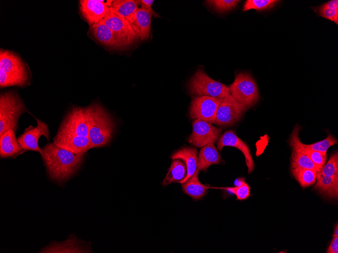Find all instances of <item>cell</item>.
Returning a JSON list of instances; mask_svg holds the SVG:
<instances>
[{"label":"cell","mask_w":338,"mask_h":253,"mask_svg":"<svg viewBox=\"0 0 338 253\" xmlns=\"http://www.w3.org/2000/svg\"><path fill=\"white\" fill-rule=\"evenodd\" d=\"M89 128L88 107H74L65 116L56 134L88 137Z\"/></svg>","instance_id":"obj_6"},{"label":"cell","mask_w":338,"mask_h":253,"mask_svg":"<svg viewBox=\"0 0 338 253\" xmlns=\"http://www.w3.org/2000/svg\"><path fill=\"white\" fill-rule=\"evenodd\" d=\"M41 149L47 172L56 181H64L72 176L83 161V154H75L54 142L47 144Z\"/></svg>","instance_id":"obj_1"},{"label":"cell","mask_w":338,"mask_h":253,"mask_svg":"<svg viewBox=\"0 0 338 253\" xmlns=\"http://www.w3.org/2000/svg\"><path fill=\"white\" fill-rule=\"evenodd\" d=\"M220 98L206 95L194 97L190 108V118L215 123Z\"/></svg>","instance_id":"obj_9"},{"label":"cell","mask_w":338,"mask_h":253,"mask_svg":"<svg viewBox=\"0 0 338 253\" xmlns=\"http://www.w3.org/2000/svg\"><path fill=\"white\" fill-rule=\"evenodd\" d=\"M153 2V0H141L140 1V4L141 6V8L150 13L152 15H153L154 17H159L152 8V5Z\"/></svg>","instance_id":"obj_34"},{"label":"cell","mask_w":338,"mask_h":253,"mask_svg":"<svg viewBox=\"0 0 338 253\" xmlns=\"http://www.w3.org/2000/svg\"><path fill=\"white\" fill-rule=\"evenodd\" d=\"M199 170L197 169L192 176L182 184L184 192L195 200L202 198L210 188V186L204 185L199 181Z\"/></svg>","instance_id":"obj_21"},{"label":"cell","mask_w":338,"mask_h":253,"mask_svg":"<svg viewBox=\"0 0 338 253\" xmlns=\"http://www.w3.org/2000/svg\"><path fill=\"white\" fill-rule=\"evenodd\" d=\"M18 94L14 91L4 92L0 95V135L10 129L16 131L20 116L28 112Z\"/></svg>","instance_id":"obj_3"},{"label":"cell","mask_w":338,"mask_h":253,"mask_svg":"<svg viewBox=\"0 0 338 253\" xmlns=\"http://www.w3.org/2000/svg\"><path fill=\"white\" fill-rule=\"evenodd\" d=\"M322 7L330 9H338V1L337 0H331L326 3L322 6Z\"/></svg>","instance_id":"obj_36"},{"label":"cell","mask_w":338,"mask_h":253,"mask_svg":"<svg viewBox=\"0 0 338 253\" xmlns=\"http://www.w3.org/2000/svg\"><path fill=\"white\" fill-rule=\"evenodd\" d=\"M139 5L140 1L114 0L111 1L109 9L129 21L139 9Z\"/></svg>","instance_id":"obj_23"},{"label":"cell","mask_w":338,"mask_h":253,"mask_svg":"<svg viewBox=\"0 0 338 253\" xmlns=\"http://www.w3.org/2000/svg\"><path fill=\"white\" fill-rule=\"evenodd\" d=\"M206 3L219 12H224L232 10L239 3L237 0H209Z\"/></svg>","instance_id":"obj_31"},{"label":"cell","mask_w":338,"mask_h":253,"mask_svg":"<svg viewBox=\"0 0 338 253\" xmlns=\"http://www.w3.org/2000/svg\"><path fill=\"white\" fill-rule=\"evenodd\" d=\"M246 109L231 94L221 98L214 124L221 126L233 125L240 119Z\"/></svg>","instance_id":"obj_7"},{"label":"cell","mask_w":338,"mask_h":253,"mask_svg":"<svg viewBox=\"0 0 338 253\" xmlns=\"http://www.w3.org/2000/svg\"><path fill=\"white\" fill-rule=\"evenodd\" d=\"M197 160V169L199 170H204L212 165L220 163L222 161L219 152L213 143L201 147Z\"/></svg>","instance_id":"obj_20"},{"label":"cell","mask_w":338,"mask_h":253,"mask_svg":"<svg viewBox=\"0 0 338 253\" xmlns=\"http://www.w3.org/2000/svg\"><path fill=\"white\" fill-rule=\"evenodd\" d=\"M217 143V148L219 150H221L226 146L234 147L239 149L245 157L248 173L250 174L254 170L255 164L248 146L233 131L229 130L225 131L220 136Z\"/></svg>","instance_id":"obj_14"},{"label":"cell","mask_w":338,"mask_h":253,"mask_svg":"<svg viewBox=\"0 0 338 253\" xmlns=\"http://www.w3.org/2000/svg\"><path fill=\"white\" fill-rule=\"evenodd\" d=\"M102 20L127 45L138 39L128 21L110 9Z\"/></svg>","instance_id":"obj_11"},{"label":"cell","mask_w":338,"mask_h":253,"mask_svg":"<svg viewBox=\"0 0 338 253\" xmlns=\"http://www.w3.org/2000/svg\"><path fill=\"white\" fill-rule=\"evenodd\" d=\"M337 143V140L331 134H329L326 138L322 140L310 144H304L300 141V144L302 147L325 154H326L327 150L331 146Z\"/></svg>","instance_id":"obj_28"},{"label":"cell","mask_w":338,"mask_h":253,"mask_svg":"<svg viewBox=\"0 0 338 253\" xmlns=\"http://www.w3.org/2000/svg\"><path fill=\"white\" fill-rule=\"evenodd\" d=\"M36 120L37 126L35 127L30 126L17 139L22 150L35 151L41 155L42 149L38 146V140L41 135L49 140V134L47 125L39 120Z\"/></svg>","instance_id":"obj_12"},{"label":"cell","mask_w":338,"mask_h":253,"mask_svg":"<svg viewBox=\"0 0 338 253\" xmlns=\"http://www.w3.org/2000/svg\"><path fill=\"white\" fill-rule=\"evenodd\" d=\"M152 14L140 8L128 21L138 38L141 40L149 38Z\"/></svg>","instance_id":"obj_17"},{"label":"cell","mask_w":338,"mask_h":253,"mask_svg":"<svg viewBox=\"0 0 338 253\" xmlns=\"http://www.w3.org/2000/svg\"><path fill=\"white\" fill-rule=\"evenodd\" d=\"M76 239H69L65 241L50 244L41 249L40 252H83Z\"/></svg>","instance_id":"obj_26"},{"label":"cell","mask_w":338,"mask_h":253,"mask_svg":"<svg viewBox=\"0 0 338 253\" xmlns=\"http://www.w3.org/2000/svg\"><path fill=\"white\" fill-rule=\"evenodd\" d=\"M15 132L10 129L0 135V156L1 158L12 157L22 151Z\"/></svg>","instance_id":"obj_18"},{"label":"cell","mask_w":338,"mask_h":253,"mask_svg":"<svg viewBox=\"0 0 338 253\" xmlns=\"http://www.w3.org/2000/svg\"><path fill=\"white\" fill-rule=\"evenodd\" d=\"M79 10L84 19L91 26L104 17L109 10V5L103 1L81 0Z\"/></svg>","instance_id":"obj_15"},{"label":"cell","mask_w":338,"mask_h":253,"mask_svg":"<svg viewBox=\"0 0 338 253\" xmlns=\"http://www.w3.org/2000/svg\"><path fill=\"white\" fill-rule=\"evenodd\" d=\"M57 146L75 154H83L92 148L89 138L70 135H57L54 142Z\"/></svg>","instance_id":"obj_16"},{"label":"cell","mask_w":338,"mask_h":253,"mask_svg":"<svg viewBox=\"0 0 338 253\" xmlns=\"http://www.w3.org/2000/svg\"><path fill=\"white\" fill-rule=\"evenodd\" d=\"M292 148L291 168L309 169L316 171L315 165L309 157L297 145L290 142Z\"/></svg>","instance_id":"obj_25"},{"label":"cell","mask_w":338,"mask_h":253,"mask_svg":"<svg viewBox=\"0 0 338 253\" xmlns=\"http://www.w3.org/2000/svg\"><path fill=\"white\" fill-rule=\"evenodd\" d=\"M90 30L93 37L103 46L111 49H120L127 46L103 21L90 26Z\"/></svg>","instance_id":"obj_13"},{"label":"cell","mask_w":338,"mask_h":253,"mask_svg":"<svg viewBox=\"0 0 338 253\" xmlns=\"http://www.w3.org/2000/svg\"><path fill=\"white\" fill-rule=\"evenodd\" d=\"M316 179L315 189L329 198L337 197L338 178L319 174L317 175Z\"/></svg>","instance_id":"obj_24"},{"label":"cell","mask_w":338,"mask_h":253,"mask_svg":"<svg viewBox=\"0 0 338 253\" xmlns=\"http://www.w3.org/2000/svg\"><path fill=\"white\" fill-rule=\"evenodd\" d=\"M89 134L92 148L102 147L111 140L115 124L109 114L98 103L88 106Z\"/></svg>","instance_id":"obj_2"},{"label":"cell","mask_w":338,"mask_h":253,"mask_svg":"<svg viewBox=\"0 0 338 253\" xmlns=\"http://www.w3.org/2000/svg\"><path fill=\"white\" fill-rule=\"evenodd\" d=\"M318 12L321 16L333 21L334 16L338 14V9H330L321 6L318 10Z\"/></svg>","instance_id":"obj_33"},{"label":"cell","mask_w":338,"mask_h":253,"mask_svg":"<svg viewBox=\"0 0 338 253\" xmlns=\"http://www.w3.org/2000/svg\"><path fill=\"white\" fill-rule=\"evenodd\" d=\"M327 253L338 252V237H333V239L326 251Z\"/></svg>","instance_id":"obj_35"},{"label":"cell","mask_w":338,"mask_h":253,"mask_svg":"<svg viewBox=\"0 0 338 253\" xmlns=\"http://www.w3.org/2000/svg\"><path fill=\"white\" fill-rule=\"evenodd\" d=\"M230 94L246 109L251 107L259 99V91L253 78L247 73L236 75L229 86Z\"/></svg>","instance_id":"obj_5"},{"label":"cell","mask_w":338,"mask_h":253,"mask_svg":"<svg viewBox=\"0 0 338 253\" xmlns=\"http://www.w3.org/2000/svg\"><path fill=\"white\" fill-rule=\"evenodd\" d=\"M278 2L276 0H247L244 5L243 11H246L251 9L262 11L269 9Z\"/></svg>","instance_id":"obj_29"},{"label":"cell","mask_w":338,"mask_h":253,"mask_svg":"<svg viewBox=\"0 0 338 253\" xmlns=\"http://www.w3.org/2000/svg\"><path fill=\"white\" fill-rule=\"evenodd\" d=\"M0 70L9 75L21 78L29 82L27 68L22 60L15 53L1 49Z\"/></svg>","instance_id":"obj_10"},{"label":"cell","mask_w":338,"mask_h":253,"mask_svg":"<svg viewBox=\"0 0 338 253\" xmlns=\"http://www.w3.org/2000/svg\"><path fill=\"white\" fill-rule=\"evenodd\" d=\"M197 149L194 147H183L176 151L172 156V159H181L187 167V173L185 179L180 183H183L195 173L197 169Z\"/></svg>","instance_id":"obj_19"},{"label":"cell","mask_w":338,"mask_h":253,"mask_svg":"<svg viewBox=\"0 0 338 253\" xmlns=\"http://www.w3.org/2000/svg\"><path fill=\"white\" fill-rule=\"evenodd\" d=\"M187 169L185 162L181 159H173L170 168L161 184L163 186L172 183H180L186 177Z\"/></svg>","instance_id":"obj_22"},{"label":"cell","mask_w":338,"mask_h":253,"mask_svg":"<svg viewBox=\"0 0 338 253\" xmlns=\"http://www.w3.org/2000/svg\"><path fill=\"white\" fill-rule=\"evenodd\" d=\"M291 172L302 187L310 186L316 182L317 174L315 170L304 168H292Z\"/></svg>","instance_id":"obj_27"},{"label":"cell","mask_w":338,"mask_h":253,"mask_svg":"<svg viewBox=\"0 0 338 253\" xmlns=\"http://www.w3.org/2000/svg\"><path fill=\"white\" fill-rule=\"evenodd\" d=\"M333 237H338V225L336 223V226L334 228V232L333 234Z\"/></svg>","instance_id":"obj_37"},{"label":"cell","mask_w":338,"mask_h":253,"mask_svg":"<svg viewBox=\"0 0 338 253\" xmlns=\"http://www.w3.org/2000/svg\"><path fill=\"white\" fill-rule=\"evenodd\" d=\"M222 130L212 124L200 119H195L192 123V132L188 141L192 145L202 147L209 143L215 144L218 141Z\"/></svg>","instance_id":"obj_8"},{"label":"cell","mask_w":338,"mask_h":253,"mask_svg":"<svg viewBox=\"0 0 338 253\" xmlns=\"http://www.w3.org/2000/svg\"><path fill=\"white\" fill-rule=\"evenodd\" d=\"M319 174L338 178L337 152H336L330 157L329 160L327 163L324 165L321 172Z\"/></svg>","instance_id":"obj_30"},{"label":"cell","mask_w":338,"mask_h":253,"mask_svg":"<svg viewBox=\"0 0 338 253\" xmlns=\"http://www.w3.org/2000/svg\"><path fill=\"white\" fill-rule=\"evenodd\" d=\"M192 94L222 98L230 94L229 86L209 77L202 69H198L188 83Z\"/></svg>","instance_id":"obj_4"},{"label":"cell","mask_w":338,"mask_h":253,"mask_svg":"<svg viewBox=\"0 0 338 253\" xmlns=\"http://www.w3.org/2000/svg\"><path fill=\"white\" fill-rule=\"evenodd\" d=\"M226 190L233 194H234L237 198V199L242 200L247 199L250 195V188L247 183H246L244 180L241 183L235 187H228L219 188Z\"/></svg>","instance_id":"obj_32"}]
</instances>
